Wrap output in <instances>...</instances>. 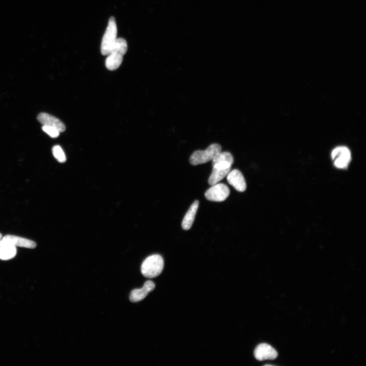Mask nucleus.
<instances>
[{
    "label": "nucleus",
    "instance_id": "4",
    "mask_svg": "<svg viewBox=\"0 0 366 366\" xmlns=\"http://www.w3.org/2000/svg\"><path fill=\"white\" fill-rule=\"evenodd\" d=\"M117 39V27L115 18L111 17L102 40L101 52L103 56L109 55Z\"/></svg>",
    "mask_w": 366,
    "mask_h": 366
},
{
    "label": "nucleus",
    "instance_id": "6",
    "mask_svg": "<svg viewBox=\"0 0 366 366\" xmlns=\"http://www.w3.org/2000/svg\"><path fill=\"white\" fill-rule=\"evenodd\" d=\"M230 190L225 184L220 183L212 186L205 193L206 200L211 201L222 202L229 197Z\"/></svg>",
    "mask_w": 366,
    "mask_h": 366
},
{
    "label": "nucleus",
    "instance_id": "14",
    "mask_svg": "<svg viewBox=\"0 0 366 366\" xmlns=\"http://www.w3.org/2000/svg\"><path fill=\"white\" fill-rule=\"evenodd\" d=\"M199 203V200H196L186 214L182 223V227L184 230L188 231L193 226Z\"/></svg>",
    "mask_w": 366,
    "mask_h": 366
},
{
    "label": "nucleus",
    "instance_id": "11",
    "mask_svg": "<svg viewBox=\"0 0 366 366\" xmlns=\"http://www.w3.org/2000/svg\"><path fill=\"white\" fill-rule=\"evenodd\" d=\"M155 289V283L151 280L147 281L141 289H135L132 291L130 299L133 303H137L144 299Z\"/></svg>",
    "mask_w": 366,
    "mask_h": 366
},
{
    "label": "nucleus",
    "instance_id": "17",
    "mask_svg": "<svg viewBox=\"0 0 366 366\" xmlns=\"http://www.w3.org/2000/svg\"><path fill=\"white\" fill-rule=\"evenodd\" d=\"M2 237H3L2 234L1 233H0V240H1Z\"/></svg>",
    "mask_w": 366,
    "mask_h": 366
},
{
    "label": "nucleus",
    "instance_id": "13",
    "mask_svg": "<svg viewBox=\"0 0 366 366\" xmlns=\"http://www.w3.org/2000/svg\"><path fill=\"white\" fill-rule=\"evenodd\" d=\"M17 254V247L2 238L0 240V260L9 261L13 259Z\"/></svg>",
    "mask_w": 366,
    "mask_h": 366
},
{
    "label": "nucleus",
    "instance_id": "5",
    "mask_svg": "<svg viewBox=\"0 0 366 366\" xmlns=\"http://www.w3.org/2000/svg\"><path fill=\"white\" fill-rule=\"evenodd\" d=\"M233 163L224 161H212L213 170L209 179L208 183L213 186L224 179L231 171Z\"/></svg>",
    "mask_w": 366,
    "mask_h": 366
},
{
    "label": "nucleus",
    "instance_id": "7",
    "mask_svg": "<svg viewBox=\"0 0 366 366\" xmlns=\"http://www.w3.org/2000/svg\"><path fill=\"white\" fill-rule=\"evenodd\" d=\"M332 157L337 167L345 168L351 162V153L346 147H338L332 151Z\"/></svg>",
    "mask_w": 366,
    "mask_h": 366
},
{
    "label": "nucleus",
    "instance_id": "8",
    "mask_svg": "<svg viewBox=\"0 0 366 366\" xmlns=\"http://www.w3.org/2000/svg\"><path fill=\"white\" fill-rule=\"evenodd\" d=\"M254 354L256 359L260 361L266 360H272L278 357V353L276 350L266 343L259 344L256 347Z\"/></svg>",
    "mask_w": 366,
    "mask_h": 366
},
{
    "label": "nucleus",
    "instance_id": "12",
    "mask_svg": "<svg viewBox=\"0 0 366 366\" xmlns=\"http://www.w3.org/2000/svg\"><path fill=\"white\" fill-rule=\"evenodd\" d=\"M3 238L14 246L28 249H34L36 247V243L24 237L14 235H6Z\"/></svg>",
    "mask_w": 366,
    "mask_h": 366
},
{
    "label": "nucleus",
    "instance_id": "2",
    "mask_svg": "<svg viewBox=\"0 0 366 366\" xmlns=\"http://www.w3.org/2000/svg\"><path fill=\"white\" fill-rule=\"evenodd\" d=\"M164 261L159 254L147 258L141 266V272L147 278H154L160 275L164 269Z\"/></svg>",
    "mask_w": 366,
    "mask_h": 366
},
{
    "label": "nucleus",
    "instance_id": "16",
    "mask_svg": "<svg viewBox=\"0 0 366 366\" xmlns=\"http://www.w3.org/2000/svg\"><path fill=\"white\" fill-rule=\"evenodd\" d=\"M42 130L52 138H57L60 135V132L58 130L53 127L43 126Z\"/></svg>",
    "mask_w": 366,
    "mask_h": 366
},
{
    "label": "nucleus",
    "instance_id": "10",
    "mask_svg": "<svg viewBox=\"0 0 366 366\" xmlns=\"http://www.w3.org/2000/svg\"><path fill=\"white\" fill-rule=\"evenodd\" d=\"M37 119L43 126L54 127L58 130L60 133L65 132L66 131V126L65 124L57 118L49 114L40 113Z\"/></svg>",
    "mask_w": 366,
    "mask_h": 366
},
{
    "label": "nucleus",
    "instance_id": "1",
    "mask_svg": "<svg viewBox=\"0 0 366 366\" xmlns=\"http://www.w3.org/2000/svg\"><path fill=\"white\" fill-rule=\"evenodd\" d=\"M127 49L128 45L126 40L122 38H117L112 50L106 59L105 66L107 69L114 71L120 67Z\"/></svg>",
    "mask_w": 366,
    "mask_h": 366
},
{
    "label": "nucleus",
    "instance_id": "15",
    "mask_svg": "<svg viewBox=\"0 0 366 366\" xmlns=\"http://www.w3.org/2000/svg\"><path fill=\"white\" fill-rule=\"evenodd\" d=\"M53 154L59 163H65L67 162L66 155L60 146L56 145L53 148Z\"/></svg>",
    "mask_w": 366,
    "mask_h": 366
},
{
    "label": "nucleus",
    "instance_id": "3",
    "mask_svg": "<svg viewBox=\"0 0 366 366\" xmlns=\"http://www.w3.org/2000/svg\"><path fill=\"white\" fill-rule=\"evenodd\" d=\"M221 151L222 148L219 144H213L205 150H198L194 152L190 157L189 163L194 166L207 163L212 161Z\"/></svg>",
    "mask_w": 366,
    "mask_h": 366
},
{
    "label": "nucleus",
    "instance_id": "9",
    "mask_svg": "<svg viewBox=\"0 0 366 366\" xmlns=\"http://www.w3.org/2000/svg\"><path fill=\"white\" fill-rule=\"evenodd\" d=\"M228 182L238 192L243 193L246 190L247 185L242 172L237 169L231 171L227 175Z\"/></svg>",
    "mask_w": 366,
    "mask_h": 366
}]
</instances>
